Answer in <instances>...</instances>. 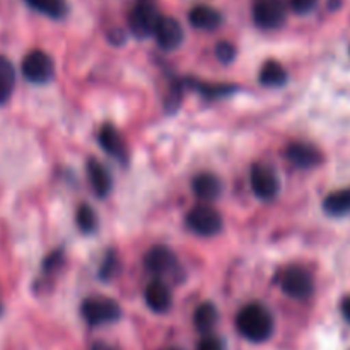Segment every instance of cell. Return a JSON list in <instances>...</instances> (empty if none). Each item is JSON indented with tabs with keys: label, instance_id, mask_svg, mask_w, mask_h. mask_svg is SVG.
Returning a JSON list of instances; mask_svg holds the SVG:
<instances>
[{
	"label": "cell",
	"instance_id": "cell-14",
	"mask_svg": "<svg viewBox=\"0 0 350 350\" xmlns=\"http://www.w3.org/2000/svg\"><path fill=\"white\" fill-rule=\"evenodd\" d=\"M85 173H88V180L94 193L99 198H105L111 191V176H109L108 170L99 163L98 159H89L85 164Z\"/></svg>",
	"mask_w": 350,
	"mask_h": 350
},
{
	"label": "cell",
	"instance_id": "cell-18",
	"mask_svg": "<svg viewBox=\"0 0 350 350\" xmlns=\"http://www.w3.org/2000/svg\"><path fill=\"white\" fill-rule=\"evenodd\" d=\"M258 77L265 88H280L287 82V70L277 60H267L260 68Z\"/></svg>",
	"mask_w": 350,
	"mask_h": 350
},
{
	"label": "cell",
	"instance_id": "cell-27",
	"mask_svg": "<svg viewBox=\"0 0 350 350\" xmlns=\"http://www.w3.org/2000/svg\"><path fill=\"white\" fill-rule=\"evenodd\" d=\"M342 314H344L345 320L350 323V296L344 297V301H342Z\"/></svg>",
	"mask_w": 350,
	"mask_h": 350
},
{
	"label": "cell",
	"instance_id": "cell-23",
	"mask_svg": "<svg viewBox=\"0 0 350 350\" xmlns=\"http://www.w3.org/2000/svg\"><path fill=\"white\" fill-rule=\"evenodd\" d=\"M118 270H120L118 256H116L115 253H108V255L105 256V260H103L101 269H99V277H101L103 280H111L113 277L118 273Z\"/></svg>",
	"mask_w": 350,
	"mask_h": 350
},
{
	"label": "cell",
	"instance_id": "cell-8",
	"mask_svg": "<svg viewBox=\"0 0 350 350\" xmlns=\"http://www.w3.org/2000/svg\"><path fill=\"white\" fill-rule=\"evenodd\" d=\"M253 21L262 29H277L286 23V5L282 0H256Z\"/></svg>",
	"mask_w": 350,
	"mask_h": 350
},
{
	"label": "cell",
	"instance_id": "cell-9",
	"mask_svg": "<svg viewBox=\"0 0 350 350\" xmlns=\"http://www.w3.org/2000/svg\"><path fill=\"white\" fill-rule=\"evenodd\" d=\"M146 269L150 273L157 275L159 279L163 277H173L178 270V258L170 248L166 246H154L146 253Z\"/></svg>",
	"mask_w": 350,
	"mask_h": 350
},
{
	"label": "cell",
	"instance_id": "cell-24",
	"mask_svg": "<svg viewBox=\"0 0 350 350\" xmlns=\"http://www.w3.org/2000/svg\"><path fill=\"white\" fill-rule=\"evenodd\" d=\"M215 57H217L219 62L222 64H231L232 60L236 58V46L229 41H219L215 44Z\"/></svg>",
	"mask_w": 350,
	"mask_h": 350
},
{
	"label": "cell",
	"instance_id": "cell-30",
	"mask_svg": "<svg viewBox=\"0 0 350 350\" xmlns=\"http://www.w3.org/2000/svg\"><path fill=\"white\" fill-rule=\"evenodd\" d=\"M167 350H181V349H167Z\"/></svg>",
	"mask_w": 350,
	"mask_h": 350
},
{
	"label": "cell",
	"instance_id": "cell-6",
	"mask_svg": "<svg viewBox=\"0 0 350 350\" xmlns=\"http://www.w3.org/2000/svg\"><path fill=\"white\" fill-rule=\"evenodd\" d=\"M187 226L198 236H215L222 229V217L214 207L207 204L195 205L187 214Z\"/></svg>",
	"mask_w": 350,
	"mask_h": 350
},
{
	"label": "cell",
	"instance_id": "cell-13",
	"mask_svg": "<svg viewBox=\"0 0 350 350\" xmlns=\"http://www.w3.org/2000/svg\"><path fill=\"white\" fill-rule=\"evenodd\" d=\"M286 156L294 166L301 167V170H311V167H317L318 164H321V152L311 144L304 142H294L287 147Z\"/></svg>",
	"mask_w": 350,
	"mask_h": 350
},
{
	"label": "cell",
	"instance_id": "cell-25",
	"mask_svg": "<svg viewBox=\"0 0 350 350\" xmlns=\"http://www.w3.org/2000/svg\"><path fill=\"white\" fill-rule=\"evenodd\" d=\"M197 350H226L224 342L214 335H205L197 344Z\"/></svg>",
	"mask_w": 350,
	"mask_h": 350
},
{
	"label": "cell",
	"instance_id": "cell-3",
	"mask_svg": "<svg viewBox=\"0 0 350 350\" xmlns=\"http://www.w3.org/2000/svg\"><path fill=\"white\" fill-rule=\"evenodd\" d=\"M161 17L156 0H135L129 16L130 31L137 38L152 36Z\"/></svg>",
	"mask_w": 350,
	"mask_h": 350
},
{
	"label": "cell",
	"instance_id": "cell-20",
	"mask_svg": "<svg viewBox=\"0 0 350 350\" xmlns=\"http://www.w3.org/2000/svg\"><path fill=\"white\" fill-rule=\"evenodd\" d=\"M16 88V70L12 62L0 55V105L9 101Z\"/></svg>",
	"mask_w": 350,
	"mask_h": 350
},
{
	"label": "cell",
	"instance_id": "cell-11",
	"mask_svg": "<svg viewBox=\"0 0 350 350\" xmlns=\"http://www.w3.org/2000/svg\"><path fill=\"white\" fill-rule=\"evenodd\" d=\"M99 146L103 147L106 154H109L115 159L122 161V163H126L129 159V150H126L125 140H123L122 133L116 130V126H113L111 123H105L99 130Z\"/></svg>",
	"mask_w": 350,
	"mask_h": 350
},
{
	"label": "cell",
	"instance_id": "cell-29",
	"mask_svg": "<svg viewBox=\"0 0 350 350\" xmlns=\"http://www.w3.org/2000/svg\"><path fill=\"white\" fill-rule=\"evenodd\" d=\"M2 311H3V306H2V303H0V314H2Z\"/></svg>",
	"mask_w": 350,
	"mask_h": 350
},
{
	"label": "cell",
	"instance_id": "cell-12",
	"mask_svg": "<svg viewBox=\"0 0 350 350\" xmlns=\"http://www.w3.org/2000/svg\"><path fill=\"white\" fill-rule=\"evenodd\" d=\"M144 301L147 308L154 313H166L173 306V294L171 289L161 279L152 280L144 291Z\"/></svg>",
	"mask_w": 350,
	"mask_h": 350
},
{
	"label": "cell",
	"instance_id": "cell-7",
	"mask_svg": "<svg viewBox=\"0 0 350 350\" xmlns=\"http://www.w3.org/2000/svg\"><path fill=\"white\" fill-rule=\"evenodd\" d=\"M250 185L255 197H258L260 200H272L280 190V180L273 167L262 163L255 164L250 171Z\"/></svg>",
	"mask_w": 350,
	"mask_h": 350
},
{
	"label": "cell",
	"instance_id": "cell-19",
	"mask_svg": "<svg viewBox=\"0 0 350 350\" xmlns=\"http://www.w3.org/2000/svg\"><path fill=\"white\" fill-rule=\"evenodd\" d=\"M219 320V313H217V308L214 306L212 303H202L200 306L195 310L193 314V323L195 328H197L200 334L208 335L214 327L217 325Z\"/></svg>",
	"mask_w": 350,
	"mask_h": 350
},
{
	"label": "cell",
	"instance_id": "cell-4",
	"mask_svg": "<svg viewBox=\"0 0 350 350\" xmlns=\"http://www.w3.org/2000/svg\"><path fill=\"white\" fill-rule=\"evenodd\" d=\"M280 289L296 301H304L313 294L314 282L311 273L299 265L287 267L280 275Z\"/></svg>",
	"mask_w": 350,
	"mask_h": 350
},
{
	"label": "cell",
	"instance_id": "cell-17",
	"mask_svg": "<svg viewBox=\"0 0 350 350\" xmlns=\"http://www.w3.org/2000/svg\"><path fill=\"white\" fill-rule=\"evenodd\" d=\"M323 211L330 217L350 215V187L334 191L323 200Z\"/></svg>",
	"mask_w": 350,
	"mask_h": 350
},
{
	"label": "cell",
	"instance_id": "cell-22",
	"mask_svg": "<svg viewBox=\"0 0 350 350\" xmlns=\"http://www.w3.org/2000/svg\"><path fill=\"white\" fill-rule=\"evenodd\" d=\"M75 222L82 232H94L98 228V215H96L94 208L89 207L88 204H82L75 214Z\"/></svg>",
	"mask_w": 350,
	"mask_h": 350
},
{
	"label": "cell",
	"instance_id": "cell-26",
	"mask_svg": "<svg viewBox=\"0 0 350 350\" xmlns=\"http://www.w3.org/2000/svg\"><path fill=\"white\" fill-rule=\"evenodd\" d=\"M318 0H291V7L297 14H308L317 7Z\"/></svg>",
	"mask_w": 350,
	"mask_h": 350
},
{
	"label": "cell",
	"instance_id": "cell-1",
	"mask_svg": "<svg viewBox=\"0 0 350 350\" xmlns=\"http://www.w3.org/2000/svg\"><path fill=\"white\" fill-rule=\"evenodd\" d=\"M236 328L246 340L263 344L273 335V317L262 304L250 303L239 310L236 317Z\"/></svg>",
	"mask_w": 350,
	"mask_h": 350
},
{
	"label": "cell",
	"instance_id": "cell-2",
	"mask_svg": "<svg viewBox=\"0 0 350 350\" xmlns=\"http://www.w3.org/2000/svg\"><path fill=\"white\" fill-rule=\"evenodd\" d=\"M81 313L85 323L91 327H101L118 321L122 318V308L111 297L92 296L82 303Z\"/></svg>",
	"mask_w": 350,
	"mask_h": 350
},
{
	"label": "cell",
	"instance_id": "cell-10",
	"mask_svg": "<svg viewBox=\"0 0 350 350\" xmlns=\"http://www.w3.org/2000/svg\"><path fill=\"white\" fill-rule=\"evenodd\" d=\"M152 36L156 38L157 44H159L163 50L171 51L181 46V43H183L185 40V29L178 19L170 16H163L159 19V23H157L156 31H154Z\"/></svg>",
	"mask_w": 350,
	"mask_h": 350
},
{
	"label": "cell",
	"instance_id": "cell-21",
	"mask_svg": "<svg viewBox=\"0 0 350 350\" xmlns=\"http://www.w3.org/2000/svg\"><path fill=\"white\" fill-rule=\"evenodd\" d=\"M34 10L40 14L51 17V19H62L67 14V0H26Z\"/></svg>",
	"mask_w": 350,
	"mask_h": 350
},
{
	"label": "cell",
	"instance_id": "cell-16",
	"mask_svg": "<svg viewBox=\"0 0 350 350\" xmlns=\"http://www.w3.org/2000/svg\"><path fill=\"white\" fill-rule=\"evenodd\" d=\"M193 193L197 195V198H200L202 202H212L221 195L222 185L215 174L212 173H202L197 174V178L193 180Z\"/></svg>",
	"mask_w": 350,
	"mask_h": 350
},
{
	"label": "cell",
	"instance_id": "cell-15",
	"mask_svg": "<svg viewBox=\"0 0 350 350\" xmlns=\"http://www.w3.org/2000/svg\"><path fill=\"white\" fill-rule=\"evenodd\" d=\"M190 24L197 29L202 31H214L221 26L222 16L219 10H215L214 7L208 5H197L190 10Z\"/></svg>",
	"mask_w": 350,
	"mask_h": 350
},
{
	"label": "cell",
	"instance_id": "cell-5",
	"mask_svg": "<svg viewBox=\"0 0 350 350\" xmlns=\"http://www.w3.org/2000/svg\"><path fill=\"white\" fill-rule=\"evenodd\" d=\"M23 75L31 84H46L55 75L53 58L43 50H33L23 58Z\"/></svg>",
	"mask_w": 350,
	"mask_h": 350
},
{
	"label": "cell",
	"instance_id": "cell-28",
	"mask_svg": "<svg viewBox=\"0 0 350 350\" xmlns=\"http://www.w3.org/2000/svg\"><path fill=\"white\" fill-rule=\"evenodd\" d=\"M91 350H116V349L111 347V345H108V344H94Z\"/></svg>",
	"mask_w": 350,
	"mask_h": 350
}]
</instances>
